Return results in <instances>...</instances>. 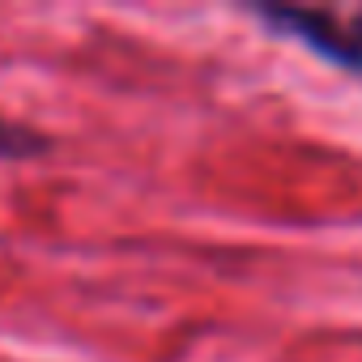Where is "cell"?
Here are the masks:
<instances>
[{
	"label": "cell",
	"mask_w": 362,
	"mask_h": 362,
	"mask_svg": "<svg viewBox=\"0 0 362 362\" xmlns=\"http://www.w3.org/2000/svg\"><path fill=\"white\" fill-rule=\"evenodd\" d=\"M260 22H269L277 35L298 39L303 47H311L320 60H332L349 73H362V13L349 22H337L332 13L320 9H298V5H260L256 9Z\"/></svg>",
	"instance_id": "cell-1"
},
{
	"label": "cell",
	"mask_w": 362,
	"mask_h": 362,
	"mask_svg": "<svg viewBox=\"0 0 362 362\" xmlns=\"http://www.w3.org/2000/svg\"><path fill=\"white\" fill-rule=\"evenodd\" d=\"M52 149V136L13 119H0V162H30Z\"/></svg>",
	"instance_id": "cell-2"
}]
</instances>
